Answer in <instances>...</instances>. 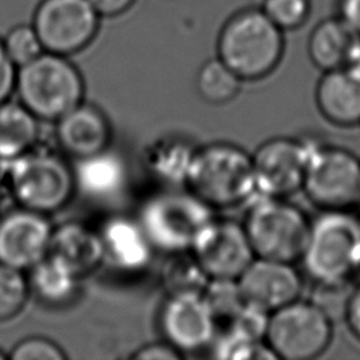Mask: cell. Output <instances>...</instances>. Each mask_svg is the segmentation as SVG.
<instances>
[{"mask_svg": "<svg viewBox=\"0 0 360 360\" xmlns=\"http://www.w3.org/2000/svg\"><path fill=\"white\" fill-rule=\"evenodd\" d=\"M300 262L312 284L353 283L360 266V215L321 210L311 218Z\"/></svg>", "mask_w": 360, "mask_h": 360, "instance_id": "obj_1", "label": "cell"}, {"mask_svg": "<svg viewBox=\"0 0 360 360\" xmlns=\"http://www.w3.org/2000/svg\"><path fill=\"white\" fill-rule=\"evenodd\" d=\"M218 58L242 80L270 75L284 55V31L257 7L233 13L217 39Z\"/></svg>", "mask_w": 360, "mask_h": 360, "instance_id": "obj_2", "label": "cell"}, {"mask_svg": "<svg viewBox=\"0 0 360 360\" xmlns=\"http://www.w3.org/2000/svg\"><path fill=\"white\" fill-rule=\"evenodd\" d=\"M184 186L211 208L249 202L256 194L252 155L226 142L197 148Z\"/></svg>", "mask_w": 360, "mask_h": 360, "instance_id": "obj_3", "label": "cell"}, {"mask_svg": "<svg viewBox=\"0 0 360 360\" xmlns=\"http://www.w3.org/2000/svg\"><path fill=\"white\" fill-rule=\"evenodd\" d=\"M14 91L38 120L56 121L82 103L84 83L68 56L44 51L17 68Z\"/></svg>", "mask_w": 360, "mask_h": 360, "instance_id": "obj_4", "label": "cell"}, {"mask_svg": "<svg viewBox=\"0 0 360 360\" xmlns=\"http://www.w3.org/2000/svg\"><path fill=\"white\" fill-rule=\"evenodd\" d=\"M300 139L307 156L301 188L305 195L321 210L360 207V158L312 134Z\"/></svg>", "mask_w": 360, "mask_h": 360, "instance_id": "obj_5", "label": "cell"}, {"mask_svg": "<svg viewBox=\"0 0 360 360\" xmlns=\"http://www.w3.org/2000/svg\"><path fill=\"white\" fill-rule=\"evenodd\" d=\"M212 219V208L208 204L190 190L177 187L150 195L142 204L138 217L153 249L167 255L190 250Z\"/></svg>", "mask_w": 360, "mask_h": 360, "instance_id": "obj_6", "label": "cell"}, {"mask_svg": "<svg viewBox=\"0 0 360 360\" xmlns=\"http://www.w3.org/2000/svg\"><path fill=\"white\" fill-rule=\"evenodd\" d=\"M311 218L287 197L255 194L243 228L257 257L295 263L304 250Z\"/></svg>", "mask_w": 360, "mask_h": 360, "instance_id": "obj_7", "label": "cell"}, {"mask_svg": "<svg viewBox=\"0 0 360 360\" xmlns=\"http://www.w3.org/2000/svg\"><path fill=\"white\" fill-rule=\"evenodd\" d=\"M6 188L18 207L48 215L69 202L76 184L63 159L32 148L7 162Z\"/></svg>", "mask_w": 360, "mask_h": 360, "instance_id": "obj_8", "label": "cell"}, {"mask_svg": "<svg viewBox=\"0 0 360 360\" xmlns=\"http://www.w3.org/2000/svg\"><path fill=\"white\" fill-rule=\"evenodd\" d=\"M333 321L311 300H295L270 312L264 343L276 359L312 360L326 352Z\"/></svg>", "mask_w": 360, "mask_h": 360, "instance_id": "obj_9", "label": "cell"}, {"mask_svg": "<svg viewBox=\"0 0 360 360\" xmlns=\"http://www.w3.org/2000/svg\"><path fill=\"white\" fill-rule=\"evenodd\" d=\"M100 18L89 0H39L31 24L44 51L69 56L96 38Z\"/></svg>", "mask_w": 360, "mask_h": 360, "instance_id": "obj_10", "label": "cell"}, {"mask_svg": "<svg viewBox=\"0 0 360 360\" xmlns=\"http://www.w3.org/2000/svg\"><path fill=\"white\" fill-rule=\"evenodd\" d=\"M158 322L165 342L181 354L210 347L218 333V321L201 292L167 295Z\"/></svg>", "mask_w": 360, "mask_h": 360, "instance_id": "obj_11", "label": "cell"}, {"mask_svg": "<svg viewBox=\"0 0 360 360\" xmlns=\"http://www.w3.org/2000/svg\"><path fill=\"white\" fill-rule=\"evenodd\" d=\"M190 252L210 278H238L256 257L243 224L212 219Z\"/></svg>", "mask_w": 360, "mask_h": 360, "instance_id": "obj_12", "label": "cell"}, {"mask_svg": "<svg viewBox=\"0 0 360 360\" xmlns=\"http://www.w3.org/2000/svg\"><path fill=\"white\" fill-rule=\"evenodd\" d=\"M252 160L256 194L288 197L302 188L307 156L300 136L271 138L255 150Z\"/></svg>", "mask_w": 360, "mask_h": 360, "instance_id": "obj_13", "label": "cell"}, {"mask_svg": "<svg viewBox=\"0 0 360 360\" xmlns=\"http://www.w3.org/2000/svg\"><path fill=\"white\" fill-rule=\"evenodd\" d=\"M52 231L45 214L28 208L0 214V263L28 271L49 253Z\"/></svg>", "mask_w": 360, "mask_h": 360, "instance_id": "obj_14", "label": "cell"}, {"mask_svg": "<svg viewBox=\"0 0 360 360\" xmlns=\"http://www.w3.org/2000/svg\"><path fill=\"white\" fill-rule=\"evenodd\" d=\"M245 301L273 312L301 297L304 277L292 262L255 257L238 277Z\"/></svg>", "mask_w": 360, "mask_h": 360, "instance_id": "obj_15", "label": "cell"}, {"mask_svg": "<svg viewBox=\"0 0 360 360\" xmlns=\"http://www.w3.org/2000/svg\"><path fill=\"white\" fill-rule=\"evenodd\" d=\"M55 138L66 155L79 160L105 150L111 128L101 110L80 103L56 120Z\"/></svg>", "mask_w": 360, "mask_h": 360, "instance_id": "obj_16", "label": "cell"}, {"mask_svg": "<svg viewBox=\"0 0 360 360\" xmlns=\"http://www.w3.org/2000/svg\"><path fill=\"white\" fill-rule=\"evenodd\" d=\"M315 104L319 114L336 127L360 125V69L340 66L322 72Z\"/></svg>", "mask_w": 360, "mask_h": 360, "instance_id": "obj_17", "label": "cell"}, {"mask_svg": "<svg viewBox=\"0 0 360 360\" xmlns=\"http://www.w3.org/2000/svg\"><path fill=\"white\" fill-rule=\"evenodd\" d=\"M98 232L104 257L120 270L139 271L149 264L155 249L138 219L112 217Z\"/></svg>", "mask_w": 360, "mask_h": 360, "instance_id": "obj_18", "label": "cell"}, {"mask_svg": "<svg viewBox=\"0 0 360 360\" xmlns=\"http://www.w3.org/2000/svg\"><path fill=\"white\" fill-rule=\"evenodd\" d=\"M49 255L62 260L80 277L94 271L105 259L100 232L76 221L53 228Z\"/></svg>", "mask_w": 360, "mask_h": 360, "instance_id": "obj_19", "label": "cell"}, {"mask_svg": "<svg viewBox=\"0 0 360 360\" xmlns=\"http://www.w3.org/2000/svg\"><path fill=\"white\" fill-rule=\"evenodd\" d=\"M357 34L342 17H326L315 24L308 42V58L322 72L346 66L359 39Z\"/></svg>", "mask_w": 360, "mask_h": 360, "instance_id": "obj_20", "label": "cell"}, {"mask_svg": "<svg viewBox=\"0 0 360 360\" xmlns=\"http://www.w3.org/2000/svg\"><path fill=\"white\" fill-rule=\"evenodd\" d=\"M80 276L52 255L28 270L30 294L48 308H63L72 304L79 294Z\"/></svg>", "mask_w": 360, "mask_h": 360, "instance_id": "obj_21", "label": "cell"}, {"mask_svg": "<svg viewBox=\"0 0 360 360\" xmlns=\"http://www.w3.org/2000/svg\"><path fill=\"white\" fill-rule=\"evenodd\" d=\"M195 149L197 146L186 138L160 136L145 148L143 166L156 181L167 187H180L186 184Z\"/></svg>", "mask_w": 360, "mask_h": 360, "instance_id": "obj_22", "label": "cell"}, {"mask_svg": "<svg viewBox=\"0 0 360 360\" xmlns=\"http://www.w3.org/2000/svg\"><path fill=\"white\" fill-rule=\"evenodd\" d=\"M73 176L79 191L98 200L117 195L127 181L124 162L107 149L76 160Z\"/></svg>", "mask_w": 360, "mask_h": 360, "instance_id": "obj_23", "label": "cell"}, {"mask_svg": "<svg viewBox=\"0 0 360 360\" xmlns=\"http://www.w3.org/2000/svg\"><path fill=\"white\" fill-rule=\"evenodd\" d=\"M38 121L20 101L8 98L0 103V162H10L35 148Z\"/></svg>", "mask_w": 360, "mask_h": 360, "instance_id": "obj_24", "label": "cell"}, {"mask_svg": "<svg viewBox=\"0 0 360 360\" xmlns=\"http://www.w3.org/2000/svg\"><path fill=\"white\" fill-rule=\"evenodd\" d=\"M210 277L190 250L169 253L160 270V284L167 292H202Z\"/></svg>", "mask_w": 360, "mask_h": 360, "instance_id": "obj_25", "label": "cell"}, {"mask_svg": "<svg viewBox=\"0 0 360 360\" xmlns=\"http://www.w3.org/2000/svg\"><path fill=\"white\" fill-rule=\"evenodd\" d=\"M242 79L219 58L207 60L197 73L198 94L210 104H225L233 100L240 90Z\"/></svg>", "mask_w": 360, "mask_h": 360, "instance_id": "obj_26", "label": "cell"}, {"mask_svg": "<svg viewBox=\"0 0 360 360\" xmlns=\"http://www.w3.org/2000/svg\"><path fill=\"white\" fill-rule=\"evenodd\" d=\"M217 321H229L245 305L238 278H210L201 292Z\"/></svg>", "mask_w": 360, "mask_h": 360, "instance_id": "obj_27", "label": "cell"}, {"mask_svg": "<svg viewBox=\"0 0 360 360\" xmlns=\"http://www.w3.org/2000/svg\"><path fill=\"white\" fill-rule=\"evenodd\" d=\"M212 356L222 360H263L276 359L273 352L264 342L249 340L229 328L221 335L217 333L214 342L211 343Z\"/></svg>", "mask_w": 360, "mask_h": 360, "instance_id": "obj_28", "label": "cell"}, {"mask_svg": "<svg viewBox=\"0 0 360 360\" xmlns=\"http://www.w3.org/2000/svg\"><path fill=\"white\" fill-rule=\"evenodd\" d=\"M28 295L30 288L24 271L0 263V322L17 316Z\"/></svg>", "mask_w": 360, "mask_h": 360, "instance_id": "obj_29", "label": "cell"}, {"mask_svg": "<svg viewBox=\"0 0 360 360\" xmlns=\"http://www.w3.org/2000/svg\"><path fill=\"white\" fill-rule=\"evenodd\" d=\"M10 59L15 66H21L41 52H44L42 44L32 27V24H17L14 25L1 39Z\"/></svg>", "mask_w": 360, "mask_h": 360, "instance_id": "obj_30", "label": "cell"}, {"mask_svg": "<svg viewBox=\"0 0 360 360\" xmlns=\"http://www.w3.org/2000/svg\"><path fill=\"white\" fill-rule=\"evenodd\" d=\"M262 10L283 31L302 27L312 10L311 0H264Z\"/></svg>", "mask_w": 360, "mask_h": 360, "instance_id": "obj_31", "label": "cell"}, {"mask_svg": "<svg viewBox=\"0 0 360 360\" xmlns=\"http://www.w3.org/2000/svg\"><path fill=\"white\" fill-rule=\"evenodd\" d=\"M354 285L353 283L312 284V297L309 300L335 322L336 319H343Z\"/></svg>", "mask_w": 360, "mask_h": 360, "instance_id": "obj_32", "label": "cell"}, {"mask_svg": "<svg viewBox=\"0 0 360 360\" xmlns=\"http://www.w3.org/2000/svg\"><path fill=\"white\" fill-rule=\"evenodd\" d=\"M269 319V311L250 302H245L240 311L228 321V328L249 340L264 342Z\"/></svg>", "mask_w": 360, "mask_h": 360, "instance_id": "obj_33", "label": "cell"}, {"mask_svg": "<svg viewBox=\"0 0 360 360\" xmlns=\"http://www.w3.org/2000/svg\"><path fill=\"white\" fill-rule=\"evenodd\" d=\"M11 360H65L63 350L44 336H30L18 343L7 354Z\"/></svg>", "mask_w": 360, "mask_h": 360, "instance_id": "obj_34", "label": "cell"}, {"mask_svg": "<svg viewBox=\"0 0 360 360\" xmlns=\"http://www.w3.org/2000/svg\"><path fill=\"white\" fill-rule=\"evenodd\" d=\"M15 76H17V66L10 59L3 41L0 38V103L10 98L11 93L15 87Z\"/></svg>", "mask_w": 360, "mask_h": 360, "instance_id": "obj_35", "label": "cell"}, {"mask_svg": "<svg viewBox=\"0 0 360 360\" xmlns=\"http://www.w3.org/2000/svg\"><path fill=\"white\" fill-rule=\"evenodd\" d=\"M131 357L135 360H179L183 354L167 342H162L139 347Z\"/></svg>", "mask_w": 360, "mask_h": 360, "instance_id": "obj_36", "label": "cell"}, {"mask_svg": "<svg viewBox=\"0 0 360 360\" xmlns=\"http://www.w3.org/2000/svg\"><path fill=\"white\" fill-rule=\"evenodd\" d=\"M343 319L353 336L360 340V284L354 285L352 291Z\"/></svg>", "mask_w": 360, "mask_h": 360, "instance_id": "obj_37", "label": "cell"}, {"mask_svg": "<svg viewBox=\"0 0 360 360\" xmlns=\"http://www.w3.org/2000/svg\"><path fill=\"white\" fill-rule=\"evenodd\" d=\"M100 17H117L128 11L136 0H89Z\"/></svg>", "mask_w": 360, "mask_h": 360, "instance_id": "obj_38", "label": "cell"}, {"mask_svg": "<svg viewBox=\"0 0 360 360\" xmlns=\"http://www.w3.org/2000/svg\"><path fill=\"white\" fill-rule=\"evenodd\" d=\"M338 15L360 34V0H338Z\"/></svg>", "mask_w": 360, "mask_h": 360, "instance_id": "obj_39", "label": "cell"}, {"mask_svg": "<svg viewBox=\"0 0 360 360\" xmlns=\"http://www.w3.org/2000/svg\"><path fill=\"white\" fill-rule=\"evenodd\" d=\"M353 283L357 285V284H360V266H359V269H357V271H356V276H354V278H353Z\"/></svg>", "mask_w": 360, "mask_h": 360, "instance_id": "obj_40", "label": "cell"}, {"mask_svg": "<svg viewBox=\"0 0 360 360\" xmlns=\"http://www.w3.org/2000/svg\"><path fill=\"white\" fill-rule=\"evenodd\" d=\"M4 359H7V354L3 350H0V360H4Z\"/></svg>", "mask_w": 360, "mask_h": 360, "instance_id": "obj_41", "label": "cell"}, {"mask_svg": "<svg viewBox=\"0 0 360 360\" xmlns=\"http://www.w3.org/2000/svg\"><path fill=\"white\" fill-rule=\"evenodd\" d=\"M0 163H1V162H0Z\"/></svg>", "mask_w": 360, "mask_h": 360, "instance_id": "obj_42", "label": "cell"}]
</instances>
